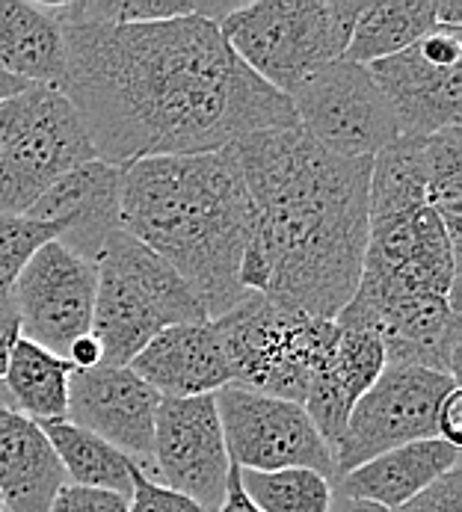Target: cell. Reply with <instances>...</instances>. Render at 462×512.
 <instances>
[{
  "instance_id": "cell-1",
  "label": "cell",
  "mask_w": 462,
  "mask_h": 512,
  "mask_svg": "<svg viewBox=\"0 0 462 512\" xmlns=\"http://www.w3.org/2000/svg\"><path fill=\"white\" fill-rule=\"evenodd\" d=\"M54 15L66 42L60 89L104 163L205 154L297 125L288 95L249 72L211 18L104 24L80 3H54Z\"/></svg>"
},
{
  "instance_id": "cell-2",
  "label": "cell",
  "mask_w": 462,
  "mask_h": 512,
  "mask_svg": "<svg viewBox=\"0 0 462 512\" xmlns=\"http://www.w3.org/2000/svg\"><path fill=\"white\" fill-rule=\"evenodd\" d=\"M231 151L252 214L243 288L335 320L362 279L374 157H335L300 125L243 137Z\"/></svg>"
},
{
  "instance_id": "cell-3",
  "label": "cell",
  "mask_w": 462,
  "mask_h": 512,
  "mask_svg": "<svg viewBox=\"0 0 462 512\" xmlns=\"http://www.w3.org/2000/svg\"><path fill=\"white\" fill-rule=\"evenodd\" d=\"M122 228L190 285L208 320L249 293L240 270L252 214L231 146L122 166Z\"/></svg>"
},
{
  "instance_id": "cell-4",
  "label": "cell",
  "mask_w": 462,
  "mask_h": 512,
  "mask_svg": "<svg viewBox=\"0 0 462 512\" xmlns=\"http://www.w3.org/2000/svg\"><path fill=\"white\" fill-rule=\"evenodd\" d=\"M359 0H258L220 21L234 57L267 86L291 95L323 66L344 60Z\"/></svg>"
},
{
  "instance_id": "cell-5",
  "label": "cell",
  "mask_w": 462,
  "mask_h": 512,
  "mask_svg": "<svg viewBox=\"0 0 462 512\" xmlns=\"http://www.w3.org/2000/svg\"><path fill=\"white\" fill-rule=\"evenodd\" d=\"M208 320L190 285L125 228L98 258L92 335L104 365L125 367L157 332Z\"/></svg>"
},
{
  "instance_id": "cell-6",
  "label": "cell",
  "mask_w": 462,
  "mask_h": 512,
  "mask_svg": "<svg viewBox=\"0 0 462 512\" xmlns=\"http://www.w3.org/2000/svg\"><path fill=\"white\" fill-rule=\"evenodd\" d=\"M214 323L229 362V385L300 406L311 379L329 365L338 347L335 320L282 308L252 291Z\"/></svg>"
},
{
  "instance_id": "cell-7",
  "label": "cell",
  "mask_w": 462,
  "mask_h": 512,
  "mask_svg": "<svg viewBox=\"0 0 462 512\" xmlns=\"http://www.w3.org/2000/svg\"><path fill=\"white\" fill-rule=\"evenodd\" d=\"M95 160L89 134L54 86H27L0 104V217H24L66 172Z\"/></svg>"
},
{
  "instance_id": "cell-8",
  "label": "cell",
  "mask_w": 462,
  "mask_h": 512,
  "mask_svg": "<svg viewBox=\"0 0 462 512\" xmlns=\"http://www.w3.org/2000/svg\"><path fill=\"white\" fill-rule=\"evenodd\" d=\"M457 388L460 379L439 370L385 365L347 418L335 447V480L394 447L439 439V409Z\"/></svg>"
},
{
  "instance_id": "cell-9",
  "label": "cell",
  "mask_w": 462,
  "mask_h": 512,
  "mask_svg": "<svg viewBox=\"0 0 462 512\" xmlns=\"http://www.w3.org/2000/svg\"><path fill=\"white\" fill-rule=\"evenodd\" d=\"M297 125L335 157H377L394 143L397 122L368 66L335 60L288 95Z\"/></svg>"
},
{
  "instance_id": "cell-10",
  "label": "cell",
  "mask_w": 462,
  "mask_h": 512,
  "mask_svg": "<svg viewBox=\"0 0 462 512\" xmlns=\"http://www.w3.org/2000/svg\"><path fill=\"white\" fill-rule=\"evenodd\" d=\"M217 412L229 459L237 468H311L326 480H335V453L300 403L226 385L217 391Z\"/></svg>"
},
{
  "instance_id": "cell-11",
  "label": "cell",
  "mask_w": 462,
  "mask_h": 512,
  "mask_svg": "<svg viewBox=\"0 0 462 512\" xmlns=\"http://www.w3.org/2000/svg\"><path fill=\"white\" fill-rule=\"evenodd\" d=\"M371 77L385 95L400 137H433L460 128L462 33L436 27L412 48L371 63Z\"/></svg>"
},
{
  "instance_id": "cell-12",
  "label": "cell",
  "mask_w": 462,
  "mask_h": 512,
  "mask_svg": "<svg viewBox=\"0 0 462 512\" xmlns=\"http://www.w3.org/2000/svg\"><path fill=\"white\" fill-rule=\"evenodd\" d=\"M229 468L217 394L160 397L149 480L196 501L205 512H217L226 498Z\"/></svg>"
},
{
  "instance_id": "cell-13",
  "label": "cell",
  "mask_w": 462,
  "mask_h": 512,
  "mask_svg": "<svg viewBox=\"0 0 462 512\" xmlns=\"http://www.w3.org/2000/svg\"><path fill=\"white\" fill-rule=\"evenodd\" d=\"M335 320L377 332L385 365L460 373V299L433 293H374L356 288Z\"/></svg>"
},
{
  "instance_id": "cell-14",
  "label": "cell",
  "mask_w": 462,
  "mask_h": 512,
  "mask_svg": "<svg viewBox=\"0 0 462 512\" xmlns=\"http://www.w3.org/2000/svg\"><path fill=\"white\" fill-rule=\"evenodd\" d=\"M95 291L98 264L69 252L57 240L45 243L9 293L21 317V338L66 359L77 338L92 332Z\"/></svg>"
},
{
  "instance_id": "cell-15",
  "label": "cell",
  "mask_w": 462,
  "mask_h": 512,
  "mask_svg": "<svg viewBox=\"0 0 462 512\" xmlns=\"http://www.w3.org/2000/svg\"><path fill=\"white\" fill-rule=\"evenodd\" d=\"M359 288L460 299V249L433 208L371 222Z\"/></svg>"
},
{
  "instance_id": "cell-16",
  "label": "cell",
  "mask_w": 462,
  "mask_h": 512,
  "mask_svg": "<svg viewBox=\"0 0 462 512\" xmlns=\"http://www.w3.org/2000/svg\"><path fill=\"white\" fill-rule=\"evenodd\" d=\"M157 403L160 394L128 365H98L72 373L66 421L122 450L149 477Z\"/></svg>"
},
{
  "instance_id": "cell-17",
  "label": "cell",
  "mask_w": 462,
  "mask_h": 512,
  "mask_svg": "<svg viewBox=\"0 0 462 512\" xmlns=\"http://www.w3.org/2000/svg\"><path fill=\"white\" fill-rule=\"evenodd\" d=\"M24 217L54 225L57 243L98 264L122 231V166L86 160L66 172Z\"/></svg>"
},
{
  "instance_id": "cell-18",
  "label": "cell",
  "mask_w": 462,
  "mask_h": 512,
  "mask_svg": "<svg viewBox=\"0 0 462 512\" xmlns=\"http://www.w3.org/2000/svg\"><path fill=\"white\" fill-rule=\"evenodd\" d=\"M128 367L160 397L175 400L217 394L231 382L223 338L214 320L181 323L157 332Z\"/></svg>"
},
{
  "instance_id": "cell-19",
  "label": "cell",
  "mask_w": 462,
  "mask_h": 512,
  "mask_svg": "<svg viewBox=\"0 0 462 512\" xmlns=\"http://www.w3.org/2000/svg\"><path fill=\"white\" fill-rule=\"evenodd\" d=\"M335 326H338L335 356L311 379L303 403L311 424L332 447V453L344 436L353 406L385 370L383 344L374 329L350 320H335Z\"/></svg>"
},
{
  "instance_id": "cell-20",
  "label": "cell",
  "mask_w": 462,
  "mask_h": 512,
  "mask_svg": "<svg viewBox=\"0 0 462 512\" xmlns=\"http://www.w3.org/2000/svg\"><path fill=\"white\" fill-rule=\"evenodd\" d=\"M457 465L460 447L442 439L415 441L347 471L332 483V492L394 512Z\"/></svg>"
},
{
  "instance_id": "cell-21",
  "label": "cell",
  "mask_w": 462,
  "mask_h": 512,
  "mask_svg": "<svg viewBox=\"0 0 462 512\" xmlns=\"http://www.w3.org/2000/svg\"><path fill=\"white\" fill-rule=\"evenodd\" d=\"M66 471L42 427L0 406V501L3 512H51Z\"/></svg>"
},
{
  "instance_id": "cell-22",
  "label": "cell",
  "mask_w": 462,
  "mask_h": 512,
  "mask_svg": "<svg viewBox=\"0 0 462 512\" xmlns=\"http://www.w3.org/2000/svg\"><path fill=\"white\" fill-rule=\"evenodd\" d=\"M0 69L30 86H63L66 42L54 3L0 0Z\"/></svg>"
},
{
  "instance_id": "cell-23",
  "label": "cell",
  "mask_w": 462,
  "mask_h": 512,
  "mask_svg": "<svg viewBox=\"0 0 462 512\" xmlns=\"http://www.w3.org/2000/svg\"><path fill=\"white\" fill-rule=\"evenodd\" d=\"M72 373L75 367L66 359L21 338L0 376V406L36 424L66 418Z\"/></svg>"
},
{
  "instance_id": "cell-24",
  "label": "cell",
  "mask_w": 462,
  "mask_h": 512,
  "mask_svg": "<svg viewBox=\"0 0 462 512\" xmlns=\"http://www.w3.org/2000/svg\"><path fill=\"white\" fill-rule=\"evenodd\" d=\"M436 30V0H383L359 12L344 60L371 66L388 60Z\"/></svg>"
},
{
  "instance_id": "cell-25",
  "label": "cell",
  "mask_w": 462,
  "mask_h": 512,
  "mask_svg": "<svg viewBox=\"0 0 462 512\" xmlns=\"http://www.w3.org/2000/svg\"><path fill=\"white\" fill-rule=\"evenodd\" d=\"M39 427L51 441L63 471H66V480L72 486L104 489V492H116V495L131 498L137 465L122 450H116L113 444L92 436L83 427H75L66 418L42 421Z\"/></svg>"
},
{
  "instance_id": "cell-26",
  "label": "cell",
  "mask_w": 462,
  "mask_h": 512,
  "mask_svg": "<svg viewBox=\"0 0 462 512\" xmlns=\"http://www.w3.org/2000/svg\"><path fill=\"white\" fill-rule=\"evenodd\" d=\"M424 205L427 137H397L371 160V222L391 220Z\"/></svg>"
},
{
  "instance_id": "cell-27",
  "label": "cell",
  "mask_w": 462,
  "mask_h": 512,
  "mask_svg": "<svg viewBox=\"0 0 462 512\" xmlns=\"http://www.w3.org/2000/svg\"><path fill=\"white\" fill-rule=\"evenodd\" d=\"M240 486L246 498L261 512H329L332 480L311 468H282V471H243Z\"/></svg>"
},
{
  "instance_id": "cell-28",
  "label": "cell",
  "mask_w": 462,
  "mask_h": 512,
  "mask_svg": "<svg viewBox=\"0 0 462 512\" xmlns=\"http://www.w3.org/2000/svg\"><path fill=\"white\" fill-rule=\"evenodd\" d=\"M427 205L442 220L448 237L460 249L462 222V134L445 128L427 137Z\"/></svg>"
},
{
  "instance_id": "cell-29",
  "label": "cell",
  "mask_w": 462,
  "mask_h": 512,
  "mask_svg": "<svg viewBox=\"0 0 462 512\" xmlns=\"http://www.w3.org/2000/svg\"><path fill=\"white\" fill-rule=\"evenodd\" d=\"M57 240L54 225L30 217H0V299L9 296L27 261Z\"/></svg>"
},
{
  "instance_id": "cell-30",
  "label": "cell",
  "mask_w": 462,
  "mask_h": 512,
  "mask_svg": "<svg viewBox=\"0 0 462 512\" xmlns=\"http://www.w3.org/2000/svg\"><path fill=\"white\" fill-rule=\"evenodd\" d=\"M128 512H205L196 501L149 480L140 468H134V486L128 498Z\"/></svg>"
},
{
  "instance_id": "cell-31",
  "label": "cell",
  "mask_w": 462,
  "mask_h": 512,
  "mask_svg": "<svg viewBox=\"0 0 462 512\" xmlns=\"http://www.w3.org/2000/svg\"><path fill=\"white\" fill-rule=\"evenodd\" d=\"M394 512H462V468H451Z\"/></svg>"
},
{
  "instance_id": "cell-32",
  "label": "cell",
  "mask_w": 462,
  "mask_h": 512,
  "mask_svg": "<svg viewBox=\"0 0 462 512\" xmlns=\"http://www.w3.org/2000/svg\"><path fill=\"white\" fill-rule=\"evenodd\" d=\"M51 512H128V498L104 489H86L66 483L54 498Z\"/></svg>"
},
{
  "instance_id": "cell-33",
  "label": "cell",
  "mask_w": 462,
  "mask_h": 512,
  "mask_svg": "<svg viewBox=\"0 0 462 512\" xmlns=\"http://www.w3.org/2000/svg\"><path fill=\"white\" fill-rule=\"evenodd\" d=\"M18 341H21V317L12 305V299L3 296L0 299V376L9 365V356H12Z\"/></svg>"
},
{
  "instance_id": "cell-34",
  "label": "cell",
  "mask_w": 462,
  "mask_h": 512,
  "mask_svg": "<svg viewBox=\"0 0 462 512\" xmlns=\"http://www.w3.org/2000/svg\"><path fill=\"white\" fill-rule=\"evenodd\" d=\"M439 439L460 447L462 441V394L460 388L448 394V400L439 409Z\"/></svg>"
},
{
  "instance_id": "cell-35",
  "label": "cell",
  "mask_w": 462,
  "mask_h": 512,
  "mask_svg": "<svg viewBox=\"0 0 462 512\" xmlns=\"http://www.w3.org/2000/svg\"><path fill=\"white\" fill-rule=\"evenodd\" d=\"M66 362L75 367V370H89V367L104 365V356H101V344L95 341V335H83L77 338L75 344L69 347L66 353Z\"/></svg>"
},
{
  "instance_id": "cell-36",
  "label": "cell",
  "mask_w": 462,
  "mask_h": 512,
  "mask_svg": "<svg viewBox=\"0 0 462 512\" xmlns=\"http://www.w3.org/2000/svg\"><path fill=\"white\" fill-rule=\"evenodd\" d=\"M217 512H261L249 498H246V492H243V486H240V474H237V465L231 462L229 468V480H226V498H223V504H220V510Z\"/></svg>"
},
{
  "instance_id": "cell-37",
  "label": "cell",
  "mask_w": 462,
  "mask_h": 512,
  "mask_svg": "<svg viewBox=\"0 0 462 512\" xmlns=\"http://www.w3.org/2000/svg\"><path fill=\"white\" fill-rule=\"evenodd\" d=\"M436 27L462 33V0H436Z\"/></svg>"
},
{
  "instance_id": "cell-38",
  "label": "cell",
  "mask_w": 462,
  "mask_h": 512,
  "mask_svg": "<svg viewBox=\"0 0 462 512\" xmlns=\"http://www.w3.org/2000/svg\"><path fill=\"white\" fill-rule=\"evenodd\" d=\"M329 512H391L377 504H368V501H359V498H344V495H332V504Z\"/></svg>"
},
{
  "instance_id": "cell-39",
  "label": "cell",
  "mask_w": 462,
  "mask_h": 512,
  "mask_svg": "<svg viewBox=\"0 0 462 512\" xmlns=\"http://www.w3.org/2000/svg\"><path fill=\"white\" fill-rule=\"evenodd\" d=\"M27 86L30 83H24V80H18V77H12V74H6L0 69V104L9 101V98H15V95H21Z\"/></svg>"
},
{
  "instance_id": "cell-40",
  "label": "cell",
  "mask_w": 462,
  "mask_h": 512,
  "mask_svg": "<svg viewBox=\"0 0 462 512\" xmlns=\"http://www.w3.org/2000/svg\"><path fill=\"white\" fill-rule=\"evenodd\" d=\"M0 512H3V501H0Z\"/></svg>"
}]
</instances>
